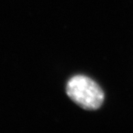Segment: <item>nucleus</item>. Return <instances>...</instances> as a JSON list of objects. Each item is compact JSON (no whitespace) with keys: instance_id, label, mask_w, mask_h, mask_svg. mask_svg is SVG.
I'll list each match as a JSON object with an SVG mask.
<instances>
[{"instance_id":"1","label":"nucleus","mask_w":133,"mask_h":133,"mask_svg":"<svg viewBox=\"0 0 133 133\" xmlns=\"http://www.w3.org/2000/svg\"><path fill=\"white\" fill-rule=\"evenodd\" d=\"M66 93L79 107L86 110H96L101 107L104 94L101 88L91 79L75 75L66 84Z\"/></svg>"}]
</instances>
